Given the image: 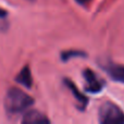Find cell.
Masks as SVG:
<instances>
[{"label":"cell","instance_id":"3","mask_svg":"<svg viewBox=\"0 0 124 124\" xmlns=\"http://www.w3.org/2000/svg\"><path fill=\"white\" fill-rule=\"evenodd\" d=\"M84 79H85V89L92 94H98L103 89L106 83L101 79L94 71L85 70L83 73Z\"/></svg>","mask_w":124,"mask_h":124},{"label":"cell","instance_id":"8","mask_svg":"<svg viewBox=\"0 0 124 124\" xmlns=\"http://www.w3.org/2000/svg\"><path fill=\"white\" fill-rule=\"evenodd\" d=\"M73 57H86V54L82 51H76V50H70V51H65L61 54V58L63 61L70 60Z\"/></svg>","mask_w":124,"mask_h":124},{"label":"cell","instance_id":"5","mask_svg":"<svg viewBox=\"0 0 124 124\" xmlns=\"http://www.w3.org/2000/svg\"><path fill=\"white\" fill-rule=\"evenodd\" d=\"M22 122L26 124H45V123H49V120L46 118V116H44L39 111L31 110V111L26 112L24 114Z\"/></svg>","mask_w":124,"mask_h":124},{"label":"cell","instance_id":"9","mask_svg":"<svg viewBox=\"0 0 124 124\" xmlns=\"http://www.w3.org/2000/svg\"><path fill=\"white\" fill-rule=\"evenodd\" d=\"M78 4H82V6H86L87 3H89L92 0H75Z\"/></svg>","mask_w":124,"mask_h":124},{"label":"cell","instance_id":"7","mask_svg":"<svg viewBox=\"0 0 124 124\" xmlns=\"http://www.w3.org/2000/svg\"><path fill=\"white\" fill-rule=\"evenodd\" d=\"M65 84H66V86H68V87L71 89V92L73 93V95H74V97L76 98V100L78 101L79 108H81V109H85V107L87 106L88 99L86 98V97L84 96L82 93H79L78 90H77V88L75 87V85L70 81V79H65Z\"/></svg>","mask_w":124,"mask_h":124},{"label":"cell","instance_id":"6","mask_svg":"<svg viewBox=\"0 0 124 124\" xmlns=\"http://www.w3.org/2000/svg\"><path fill=\"white\" fill-rule=\"evenodd\" d=\"M15 81H16L19 84H21V85L25 86L26 88L32 87L33 81H32V75H31L30 68H28V66H24V68L21 70L20 74L16 76Z\"/></svg>","mask_w":124,"mask_h":124},{"label":"cell","instance_id":"4","mask_svg":"<svg viewBox=\"0 0 124 124\" xmlns=\"http://www.w3.org/2000/svg\"><path fill=\"white\" fill-rule=\"evenodd\" d=\"M103 68H105L106 72L108 73V75H109L114 82L124 84V65L109 62V63H107Z\"/></svg>","mask_w":124,"mask_h":124},{"label":"cell","instance_id":"2","mask_svg":"<svg viewBox=\"0 0 124 124\" xmlns=\"http://www.w3.org/2000/svg\"><path fill=\"white\" fill-rule=\"evenodd\" d=\"M99 122L102 124H124V112L119 106L105 102L99 110Z\"/></svg>","mask_w":124,"mask_h":124},{"label":"cell","instance_id":"10","mask_svg":"<svg viewBox=\"0 0 124 124\" xmlns=\"http://www.w3.org/2000/svg\"><path fill=\"white\" fill-rule=\"evenodd\" d=\"M7 16V12L3 10V9H0V19H3V17Z\"/></svg>","mask_w":124,"mask_h":124},{"label":"cell","instance_id":"1","mask_svg":"<svg viewBox=\"0 0 124 124\" xmlns=\"http://www.w3.org/2000/svg\"><path fill=\"white\" fill-rule=\"evenodd\" d=\"M34 103V100L25 92L19 88H10L4 98V107L8 113L17 114L24 112Z\"/></svg>","mask_w":124,"mask_h":124}]
</instances>
